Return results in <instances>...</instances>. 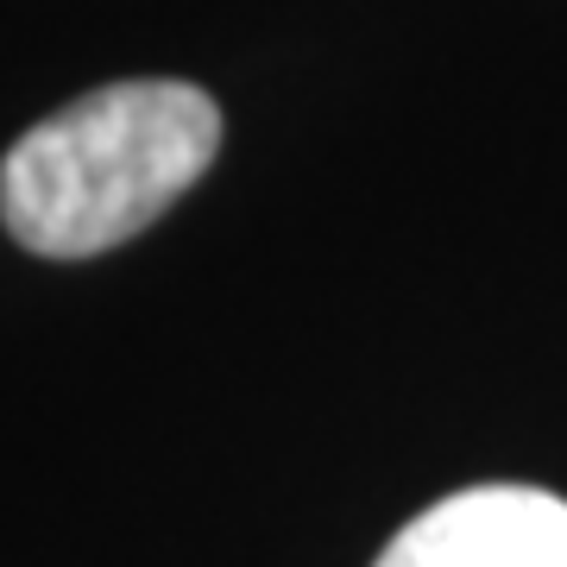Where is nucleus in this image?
<instances>
[{"label":"nucleus","instance_id":"f257e3e1","mask_svg":"<svg viewBox=\"0 0 567 567\" xmlns=\"http://www.w3.org/2000/svg\"><path fill=\"white\" fill-rule=\"evenodd\" d=\"M221 152V107L196 82H107L44 114L0 164V221L25 252L95 259L133 240Z\"/></svg>","mask_w":567,"mask_h":567},{"label":"nucleus","instance_id":"f03ea898","mask_svg":"<svg viewBox=\"0 0 567 567\" xmlns=\"http://www.w3.org/2000/svg\"><path fill=\"white\" fill-rule=\"evenodd\" d=\"M372 567H567V498L543 486H466L410 517Z\"/></svg>","mask_w":567,"mask_h":567}]
</instances>
